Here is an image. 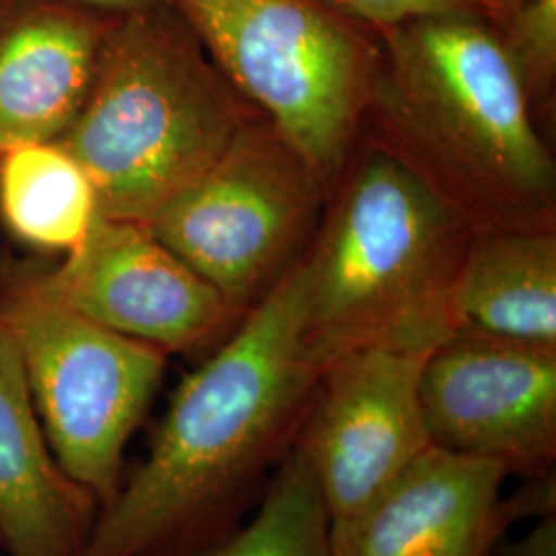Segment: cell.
Here are the masks:
<instances>
[{"label": "cell", "mask_w": 556, "mask_h": 556, "mask_svg": "<svg viewBox=\"0 0 556 556\" xmlns=\"http://www.w3.org/2000/svg\"><path fill=\"white\" fill-rule=\"evenodd\" d=\"M305 262H293L194 374L149 454L98 511L80 556H142L236 526L295 443L321 369L305 338Z\"/></svg>", "instance_id": "cell-1"}, {"label": "cell", "mask_w": 556, "mask_h": 556, "mask_svg": "<svg viewBox=\"0 0 556 556\" xmlns=\"http://www.w3.org/2000/svg\"><path fill=\"white\" fill-rule=\"evenodd\" d=\"M464 220L404 157L363 160L305 262V338L324 371L361 349L433 351L456 334Z\"/></svg>", "instance_id": "cell-2"}, {"label": "cell", "mask_w": 556, "mask_h": 556, "mask_svg": "<svg viewBox=\"0 0 556 556\" xmlns=\"http://www.w3.org/2000/svg\"><path fill=\"white\" fill-rule=\"evenodd\" d=\"M245 126L236 96L169 0L112 21L89 96L60 144L110 219L147 223Z\"/></svg>", "instance_id": "cell-3"}, {"label": "cell", "mask_w": 556, "mask_h": 556, "mask_svg": "<svg viewBox=\"0 0 556 556\" xmlns=\"http://www.w3.org/2000/svg\"><path fill=\"white\" fill-rule=\"evenodd\" d=\"M392 29L376 98L400 139L466 202L511 219L544 213L555 165L507 46L466 13Z\"/></svg>", "instance_id": "cell-4"}, {"label": "cell", "mask_w": 556, "mask_h": 556, "mask_svg": "<svg viewBox=\"0 0 556 556\" xmlns=\"http://www.w3.org/2000/svg\"><path fill=\"white\" fill-rule=\"evenodd\" d=\"M43 435L62 472L103 509L124 482V452L160 388L167 353L46 298L31 280L0 299Z\"/></svg>", "instance_id": "cell-5"}, {"label": "cell", "mask_w": 556, "mask_h": 556, "mask_svg": "<svg viewBox=\"0 0 556 556\" xmlns=\"http://www.w3.org/2000/svg\"><path fill=\"white\" fill-rule=\"evenodd\" d=\"M220 73L270 116L318 174L344 160L363 96L367 54L314 0H176Z\"/></svg>", "instance_id": "cell-6"}, {"label": "cell", "mask_w": 556, "mask_h": 556, "mask_svg": "<svg viewBox=\"0 0 556 556\" xmlns=\"http://www.w3.org/2000/svg\"><path fill=\"white\" fill-rule=\"evenodd\" d=\"M319 181L273 126L245 124L144 225L245 316L293 264L287 258L316 215Z\"/></svg>", "instance_id": "cell-7"}, {"label": "cell", "mask_w": 556, "mask_h": 556, "mask_svg": "<svg viewBox=\"0 0 556 556\" xmlns=\"http://www.w3.org/2000/svg\"><path fill=\"white\" fill-rule=\"evenodd\" d=\"M418 402L433 447L507 477L555 475L556 346L456 332L425 358Z\"/></svg>", "instance_id": "cell-8"}, {"label": "cell", "mask_w": 556, "mask_h": 556, "mask_svg": "<svg viewBox=\"0 0 556 556\" xmlns=\"http://www.w3.org/2000/svg\"><path fill=\"white\" fill-rule=\"evenodd\" d=\"M429 353L371 346L319 374L293 450L316 478L330 521L365 509L431 447L418 402Z\"/></svg>", "instance_id": "cell-9"}, {"label": "cell", "mask_w": 556, "mask_h": 556, "mask_svg": "<svg viewBox=\"0 0 556 556\" xmlns=\"http://www.w3.org/2000/svg\"><path fill=\"white\" fill-rule=\"evenodd\" d=\"M31 282L83 318L167 355L223 342L243 318L137 220L98 215L59 268Z\"/></svg>", "instance_id": "cell-10"}, {"label": "cell", "mask_w": 556, "mask_h": 556, "mask_svg": "<svg viewBox=\"0 0 556 556\" xmlns=\"http://www.w3.org/2000/svg\"><path fill=\"white\" fill-rule=\"evenodd\" d=\"M507 472L486 459L429 447L355 516L330 521L334 556H493L516 523L501 489Z\"/></svg>", "instance_id": "cell-11"}, {"label": "cell", "mask_w": 556, "mask_h": 556, "mask_svg": "<svg viewBox=\"0 0 556 556\" xmlns=\"http://www.w3.org/2000/svg\"><path fill=\"white\" fill-rule=\"evenodd\" d=\"M112 21L71 0H0V157L73 126Z\"/></svg>", "instance_id": "cell-12"}, {"label": "cell", "mask_w": 556, "mask_h": 556, "mask_svg": "<svg viewBox=\"0 0 556 556\" xmlns=\"http://www.w3.org/2000/svg\"><path fill=\"white\" fill-rule=\"evenodd\" d=\"M98 511L52 456L20 349L0 321V544L11 556H80Z\"/></svg>", "instance_id": "cell-13"}, {"label": "cell", "mask_w": 556, "mask_h": 556, "mask_svg": "<svg viewBox=\"0 0 556 556\" xmlns=\"http://www.w3.org/2000/svg\"><path fill=\"white\" fill-rule=\"evenodd\" d=\"M457 332L556 346V239L514 227L478 241L452 289Z\"/></svg>", "instance_id": "cell-14"}, {"label": "cell", "mask_w": 556, "mask_h": 556, "mask_svg": "<svg viewBox=\"0 0 556 556\" xmlns=\"http://www.w3.org/2000/svg\"><path fill=\"white\" fill-rule=\"evenodd\" d=\"M98 215L91 179L59 140L20 144L0 157V217L21 241L68 254Z\"/></svg>", "instance_id": "cell-15"}, {"label": "cell", "mask_w": 556, "mask_h": 556, "mask_svg": "<svg viewBox=\"0 0 556 556\" xmlns=\"http://www.w3.org/2000/svg\"><path fill=\"white\" fill-rule=\"evenodd\" d=\"M142 556H334L330 517L307 462L291 452L280 459L260 507L248 523L186 538Z\"/></svg>", "instance_id": "cell-16"}, {"label": "cell", "mask_w": 556, "mask_h": 556, "mask_svg": "<svg viewBox=\"0 0 556 556\" xmlns=\"http://www.w3.org/2000/svg\"><path fill=\"white\" fill-rule=\"evenodd\" d=\"M514 17L507 50L528 85H548L556 64V0H526Z\"/></svg>", "instance_id": "cell-17"}, {"label": "cell", "mask_w": 556, "mask_h": 556, "mask_svg": "<svg viewBox=\"0 0 556 556\" xmlns=\"http://www.w3.org/2000/svg\"><path fill=\"white\" fill-rule=\"evenodd\" d=\"M361 20L381 27H397L408 21L466 13L470 0H334Z\"/></svg>", "instance_id": "cell-18"}, {"label": "cell", "mask_w": 556, "mask_h": 556, "mask_svg": "<svg viewBox=\"0 0 556 556\" xmlns=\"http://www.w3.org/2000/svg\"><path fill=\"white\" fill-rule=\"evenodd\" d=\"M503 556H556V514L538 517V523L514 544H507Z\"/></svg>", "instance_id": "cell-19"}, {"label": "cell", "mask_w": 556, "mask_h": 556, "mask_svg": "<svg viewBox=\"0 0 556 556\" xmlns=\"http://www.w3.org/2000/svg\"><path fill=\"white\" fill-rule=\"evenodd\" d=\"M71 2H77L80 7H87V9L105 13V15L118 17V15H126V13L157 7V4H163L167 0H71Z\"/></svg>", "instance_id": "cell-20"}, {"label": "cell", "mask_w": 556, "mask_h": 556, "mask_svg": "<svg viewBox=\"0 0 556 556\" xmlns=\"http://www.w3.org/2000/svg\"><path fill=\"white\" fill-rule=\"evenodd\" d=\"M470 2H478V4H482L486 9H491L497 15L511 17L526 0H470Z\"/></svg>", "instance_id": "cell-21"}]
</instances>
